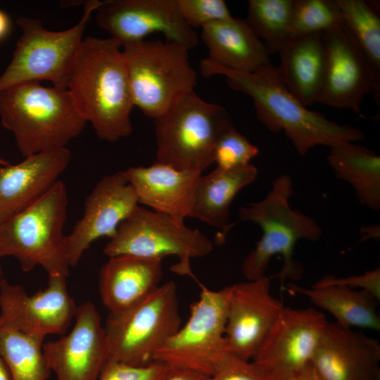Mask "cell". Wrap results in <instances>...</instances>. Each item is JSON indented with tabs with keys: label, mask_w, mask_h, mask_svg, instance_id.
Here are the masks:
<instances>
[{
	"label": "cell",
	"mask_w": 380,
	"mask_h": 380,
	"mask_svg": "<svg viewBox=\"0 0 380 380\" xmlns=\"http://www.w3.org/2000/svg\"><path fill=\"white\" fill-rule=\"evenodd\" d=\"M199 68L203 77L223 75L231 89L248 95L260 122L272 132L284 131L300 156L317 146L332 147L365 139L360 129L340 125L319 112L309 110L286 87L277 66L271 62L253 72H241L205 58L201 61Z\"/></svg>",
	"instance_id": "6da1fadb"
},
{
	"label": "cell",
	"mask_w": 380,
	"mask_h": 380,
	"mask_svg": "<svg viewBox=\"0 0 380 380\" xmlns=\"http://www.w3.org/2000/svg\"><path fill=\"white\" fill-rule=\"evenodd\" d=\"M67 89L99 139L114 142L132 133L134 104L122 46L116 40L84 39Z\"/></svg>",
	"instance_id": "7a4b0ae2"
},
{
	"label": "cell",
	"mask_w": 380,
	"mask_h": 380,
	"mask_svg": "<svg viewBox=\"0 0 380 380\" xmlns=\"http://www.w3.org/2000/svg\"><path fill=\"white\" fill-rule=\"evenodd\" d=\"M0 118L24 157L65 148L87 122L67 88L44 87L38 82L1 91Z\"/></svg>",
	"instance_id": "3957f363"
},
{
	"label": "cell",
	"mask_w": 380,
	"mask_h": 380,
	"mask_svg": "<svg viewBox=\"0 0 380 380\" xmlns=\"http://www.w3.org/2000/svg\"><path fill=\"white\" fill-rule=\"evenodd\" d=\"M293 191L292 179L282 175L274 180L263 199L239 208V220L258 224L262 232L242 264L247 280L264 276L271 258L276 254L283 258L281 268L274 276L281 286L286 279H298L303 275V267L293 256L296 244L301 239L318 241L322 230L313 218L291 208L289 198Z\"/></svg>",
	"instance_id": "277c9868"
},
{
	"label": "cell",
	"mask_w": 380,
	"mask_h": 380,
	"mask_svg": "<svg viewBox=\"0 0 380 380\" xmlns=\"http://www.w3.org/2000/svg\"><path fill=\"white\" fill-rule=\"evenodd\" d=\"M68 193L58 180L30 206L0 225V258L13 256L23 271L42 267L49 274L68 277L70 268L63 227Z\"/></svg>",
	"instance_id": "5b68a950"
},
{
	"label": "cell",
	"mask_w": 380,
	"mask_h": 380,
	"mask_svg": "<svg viewBox=\"0 0 380 380\" xmlns=\"http://www.w3.org/2000/svg\"><path fill=\"white\" fill-rule=\"evenodd\" d=\"M134 106L158 119L194 91L197 74L179 44L141 40L122 46Z\"/></svg>",
	"instance_id": "8992f818"
},
{
	"label": "cell",
	"mask_w": 380,
	"mask_h": 380,
	"mask_svg": "<svg viewBox=\"0 0 380 380\" xmlns=\"http://www.w3.org/2000/svg\"><path fill=\"white\" fill-rule=\"evenodd\" d=\"M156 162L181 170L202 172L213 162L216 141L234 125L222 106L207 102L195 91L154 120Z\"/></svg>",
	"instance_id": "52a82bcc"
},
{
	"label": "cell",
	"mask_w": 380,
	"mask_h": 380,
	"mask_svg": "<svg viewBox=\"0 0 380 380\" xmlns=\"http://www.w3.org/2000/svg\"><path fill=\"white\" fill-rule=\"evenodd\" d=\"M101 2L86 1L78 23L63 31H50L37 19L18 16L16 23L22 34L11 62L0 76V91L16 84L42 80L67 88L84 29Z\"/></svg>",
	"instance_id": "ba28073f"
},
{
	"label": "cell",
	"mask_w": 380,
	"mask_h": 380,
	"mask_svg": "<svg viewBox=\"0 0 380 380\" xmlns=\"http://www.w3.org/2000/svg\"><path fill=\"white\" fill-rule=\"evenodd\" d=\"M181 326L177 287L170 280L130 308L109 313L104 326L107 361L148 365Z\"/></svg>",
	"instance_id": "9c48e42d"
},
{
	"label": "cell",
	"mask_w": 380,
	"mask_h": 380,
	"mask_svg": "<svg viewBox=\"0 0 380 380\" xmlns=\"http://www.w3.org/2000/svg\"><path fill=\"white\" fill-rule=\"evenodd\" d=\"M201 288L187 321L156 351L153 361L210 376L229 353L225 326L229 286L217 291Z\"/></svg>",
	"instance_id": "30bf717a"
},
{
	"label": "cell",
	"mask_w": 380,
	"mask_h": 380,
	"mask_svg": "<svg viewBox=\"0 0 380 380\" xmlns=\"http://www.w3.org/2000/svg\"><path fill=\"white\" fill-rule=\"evenodd\" d=\"M109 239L103 249L108 258L132 255L163 260L175 255L179 263L173 270L191 276L190 260L206 256L214 247L213 241L198 229L140 205Z\"/></svg>",
	"instance_id": "8fae6325"
},
{
	"label": "cell",
	"mask_w": 380,
	"mask_h": 380,
	"mask_svg": "<svg viewBox=\"0 0 380 380\" xmlns=\"http://www.w3.org/2000/svg\"><path fill=\"white\" fill-rule=\"evenodd\" d=\"M96 21L121 46L144 40L155 32L189 51L198 42L195 30L182 18L177 0L102 1L96 11Z\"/></svg>",
	"instance_id": "7c38bea8"
},
{
	"label": "cell",
	"mask_w": 380,
	"mask_h": 380,
	"mask_svg": "<svg viewBox=\"0 0 380 380\" xmlns=\"http://www.w3.org/2000/svg\"><path fill=\"white\" fill-rule=\"evenodd\" d=\"M66 277L48 275L46 288L32 295L20 285L3 279L0 283L1 325L44 338L49 334H64L75 318L77 307L68 293Z\"/></svg>",
	"instance_id": "4fadbf2b"
},
{
	"label": "cell",
	"mask_w": 380,
	"mask_h": 380,
	"mask_svg": "<svg viewBox=\"0 0 380 380\" xmlns=\"http://www.w3.org/2000/svg\"><path fill=\"white\" fill-rule=\"evenodd\" d=\"M327 323L315 308L284 306L253 362L270 380H286L310 363Z\"/></svg>",
	"instance_id": "5bb4252c"
},
{
	"label": "cell",
	"mask_w": 380,
	"mask_h": 380,
	"mask_svg": "<svg viewBox=\"0 0 380 380\" xmlns=\"http://www.w3.org/2000/svg\"><path fill=\"white\" fill-rule=\"evenodd\" d=\"M325 67L318 103L362 116V102L372 94L380 104V82L345 27L323 34Z\"/></svg>",
	"instance_id": "9a60e30c"
},
{
	"label": "cell",
	"mask_w": 380,
	"mask_h": 380,
	"mask_svg": "<svg viewBox=\"0 0 380 380\" xmlns=\"http://www.w3.org/2000/svg\"><path fill=\"white\" fill-rule=\"evenodd\" d=\"M75 324L66 335L43 343V352L58 380H98L107 361L105 327L95 305H77Z\"/></svg>",
	"instance_id": "2e32d148"
},
{
	"label": "cell",
	"mask_w": 380,
	"mask_h": 380,
	"mask_svg": "<svg viewBox=\"0 0 380 380\" xmlns=\"http://www.w3.org/2000/svg\"><path fill=\"white\" fill-rule=\"evenodd\" d=\"M139 206L125 171L104 176L87 196L82 217L66 235L70 267L78 264L94 241L103 236L113 237L120 224Z\"/></svg>",
	"instance_id": "e0dca14e"
},
{
	"label": "cell",
	"mask_w": 380,
	"mask_h": 380,
	"mask_svg": "<svg viewBox=\"0 0 380 380\" xmlns=\"http://www.w3.org/2000/svg\"><path fill=\"white\" fill-rule=\"evenodd\" d=\"M265 275L229 286L225 339L229 353L249 360L265 340L282 308Z\"/></svg>",
	"instance_id": "ac0fdd59"
},
{
	"label": "cell",
	"mask_w": 380,
	"mask_h": 380,
	"mask_svg": "<svg viewBox=\"0 0 380 380\" xmlns=\"http://www.w3.org/2000/svg\"><path fill=\"white\" fill-rule=\"evenodd\" d=\"M310 362L321 380H379L380 345L362 333L328 322Z\"/></svg>",
	"instance_id": "d6986e66"
},
{
	"label": "cell",
	"mask_w": 380,
	"mask_h": 380,
	"mask_svg": "<svg viewBox=\"0 0 380 380\" xmlns=\"http://www.w3.org/2000/svg\"><path fill=\"white\" fill-rule=\"evenodd\" d=\"M70 158L66 147L52 148L26 156L16 165L0 166V225L44 194L59 180Z\"/></svg>",
	"instance_id": "ffe728a7"
},
{
	"label": "cell",
	"mask_w": 380,
	"mask_h": 380,
	"mask_svg": "<svg viewBox=\"0 0 380 380\" xmlns=\"http://www.w3.org/2000/svg\"><path fill=\"white\" fill-rule=\"evenodd\" d=\"M201 173L156 163L125 170L139 204L182 222L190 216Z\"/></svg>",
	"instance_id": "44dd1931"
},
{
	"label": "cell",
	"mask_w": 380,
	"mask_h": 380,
	"mask_svg": "<svg viewBox=\"0 0 380 380\" xmlns=\"http://www.w3.org/2000/svg\"><path fill=\"white\" fill-rule=\"evenodd\" d=\"M163 260L132 255L110 257L99 276V291L109 313H118L139 303L159 285Z\"/></svg>",
	"instance_id": "7402d4cb"
},
{
	"label": "cell",
	"mask_w": 380,
	"mask_h": 380,
	"mask_svg": "<svg viewBox=\"0 0 380 380\" xmlns=\"http://www.w3.org/2000/svg\"><path fill=\"white\" fill-rule=\"evenodd\" d=\"M208 59L230 70L253 72L270 61V52L243 19L232 18L201 27Z\"/></svg>",
	"instance_id": "603a6c76"
},
{
	"label": "cell",
	"mask_w": 380,
	"mask_h": 380,
	"mask_svg": "<svg viewBox=\"0 0 380 380\" xmlns=\"http://www.w3.org/2000/svg\"><path fill=\"white\" fill-rule=\"evenodd\" d=\"M258 173V169L249 164L230 170L216 167L201 175L189 217L218 229L216 241L224 243L234 225L230 221L231 204L240 190L255 180Z\"/></svg>",
	"instance_id": "cb8c5ba5"
},
{
	"label": "cell",
	"mask_w": 380,
	"mask_h": 380,
	"mask_svg": "<svg viewBox=\"0 0 380 380\" xmlns=\"http://www.w3.org/2000/svg\"><path fill=\"white\" fill-rule=\"evenodd\" d=\"M277 53L286 87L305 106L315 103L325 67L323 34L289 37Z\"/></svg>",
	"instance_id": "d4e9b609"
},
{
	"label": "cell",
	"mask_w": 380,
	"mask_h": 380,
	"mask_svg": "<svg viewBox=\"0 0 380 380\" xmlns=\"http://www.w3.org/2000/svg\"><path fill=\"white\" fill-rule=\"evenodd\" d=\"M336 177L350 184L361 205L380 210V157L354 141L330 147L327 157Z\"/></svg>",
	"instance_id": "484cf974"
},
{
	"label": "cell",
	"mask_w": 380,
	"mask_h": 380,
	"mask_svg": "<svg viewBox=\"0 0 380 380\" xmlns=\"http://www.w3.org/2000/svg\"><path fill=\"white\" fill-rule=\"evenodd\" d=\"M288 286L290 292L305 296L317 307L327 310L341 327L380 330L377 299L366 291L341 285L305 289L290 284Z\"/></svg>",
	"instance_id": "4316f807"
},
{
	"label": "cell",
	"mask_w": 380,
	"mask_h": 380,
	"mask_svg": "<svg viewBox=\"0 0 380 380\" xmlns=\"http://www.w3.org/2000/svg\"><path fill=\"white\" fill-rule=\"evenodd\" d=\"M44 338L1 325L0 355L11 380H48L51 370L43 352Z\"/></svg>",
	"instance_id": "83f0119b"
},
{
	"label": "cell",
	"mask_w": 380,
	"mask_h": 380,
	"mask_svg": "<svg viewBox=\"0 0 380 380\" xmlns=\"http://www.w3.org/2000/svg\"><path fill=\"white\" fill-rule=\"evenodd\" d=\"M343 25L369 64L380 82V18L363 0H336Z\"/></svg>",
	"instance_id": "f1b7e54d"
},
{
	"label": "cell",
	"mask_w": 380,
	"mask_h": 380,
	"mask_svg": "<svg viewBox=\"0 0 380 380\" xmlns=\"http://www.w3.org/2000/svg\"><path fill=\"white\" fill-rule=\"evenodd\" d=\"M294 0H249L245 20L270 54L289 38Z\"/></svg>",
	"instance_id": "f546056e"
},
{
	"label": "cell",
	"mask_w": 380,
	"mask_h": 380,
	"mask_svg": "<svg viewBox=\"0 0 380 380\" xmlns=\"http://www.w3.org/2000/svg\"><path fill=\"white\" fill-rule=\"evenodd\" d=\"M341 25L336 0H294L289 37L324 34Z\"/></svg>",
	"instance_id": "4dcf8cb0"
},
{
	"label": "cell",
	"mask_w": 380,
	"mask_h": 380,
	"mask_svg": "<svg viewBox=\"0 0 380 380\" xmlns=\"http://www.w3.org/2000/svg\"><path fill=\"white\" fill-rule=\"evenodd\" d=\"M259 153L256 146L239 132L234 125L225 129L217 139L213 153L217 167L230 170L248 165Z\"/></svg>",
	"instance_id": "1f68e13d"
},
{
	"label": "cell",
	"mask_w": 380,
	"mask_h": 380,
	"mask_svg": "<svg viewBox=\"0 0 380 380\" xmlns=\"http://www.w3.org/2000/svg\"><path fill=\"white\" fill-rule=\"evenodd\" d=\"M177 2L182 18L194 30L233 17L223 0H177Z\"/></svg>",
	"instance_id": "d6a6232c"
},
{
	"label": "cell",
	"mask_w": 380,
	"mask_h": 380,
	"mask_svg": "<svg viewBox=\"0 0 380 380\" xmlns=\"http://www.w3.org/2000/svg\"><path fill=\"white\" fill-rule=\"evenodd\" d=\"M171 370L158 361L143 366L106 361L98 380H165Z\"/></svg>",
	"instance_id": "836d02e7"
},
{
	"label": "cell",
	"mask_w": 380,
	"mask_h": 380,
	"mask_svg": "<svg viewBox=\"0 0 380 380\" xmlns=\"http://www.w3.org/2000/svg\"><path fill=\"white\" fill-rule=\"evenodd\" d=\"M207 380H270L252 361L228 353Z\"/></svg>",
	"instance_id": "e575fe53"
},
{
	"label": "cell",
	"mask_w": 380,
	"mask_h": 380,
	"mask_svg": "<svg viewBox=\"0 0 380 380\" xmlns=\"http://www.w3.org/2000/svg\"><path fill=\"white\" fill-rule=\"evenodd\" d=\"M330 285H341L353 289L364 290L377 300L380 298V269L368 271L362 274L349 276L347 277H336L327 275L317 281L312 287H322Z\"/></svg>",
	"instance_id": "d590c367"
},
{
	"label": "cell",
	"mask_w": 380,
	"mask_h": 380,
	"mask_svg": "<svg viewBox=\"0 0 380 380\" xmlns=\"http://www.w3.org/2000/svg\"><path fill=\"white\" fill-rule=\"evenodd\" d=\"M208 377L191 371L172 369L165 380H207Z\"/></svg>",
	"instance_id": "8d00e7d4"
},
{
	"label": "cell",
	"mask_w": 380,
	"mask_h": 380,
	"mask_svg": "<svg viewBox=\"0 0 380 380\" xmlns=\"http://www.w3.org/2000/svg\"><path fill=\"white\" fill-rule=\"evenodd\" d=\"M286 380H321L311 362L296 372Z\"/></svg>",
	"instance_id": "74e56055"
},
{
	"label": "cell",
	"mask_w": 380,
	"mask_h": 380,
	"mask_svg": "<svg viewBox=\"0 0 380 380\" xmlns=\"http://www.w3.org/2000/svg\"><path fill=\"white\" fill-rule=\"evenodd\" d=\"M10 28L11 20L8 15L0 9V40L8 34Z\"/></svg>",
	"instance_id": "f35d334b"
},
{
	"label": "cell",
	"mask_w": 380,
	"mask_h": 380,
	"mask_svg": "<svg viewBox=\"0 0 380 380\" xmlns=\"http://www.w3.org/2000/svg\"><path fill=\"white\" fill-rule=\"evenodd\" d=\"M1 320L0 317V327H1ZM0 380H11L9 371L1 355H0Z\"/></svg>",
	"instance_id": "ab89813d"
},
{
	"label": "cell",
	"mask_w": 380,
	"mask_h": 380,
	"mask_svg": "<svg viewBox=\"0 0 380 380\" xmlns=\"http://www.w3.org/2000/svg\"><path fill=\"white\" fill-rule=\"evenodd\" d=\"M10 163L7 160L0 158V166H5V165H8Z\"/></svg>",
	"instance_id": "60d3db41"
},
{
	"label": "cell",
	"mask_w": 380,
	"mask_h": 380,
	"mask_svg": "<svg viewBox=\"0 0 380 380\" xmlns=\"http://www.w3.org/2000/svg\"><path fill=\"white\" fill-rule=\"evenodd\" d=\"M2 279H3V278H2V270H1V268L0 267V283L2 281Z\"/></svg>",
	"instance_id": "b9f144b4"
}]
</instances>
